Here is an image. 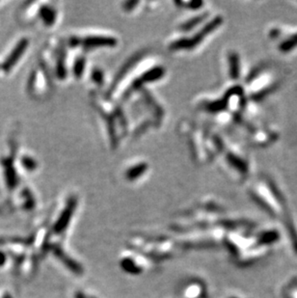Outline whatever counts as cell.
<instances>
[{
    "mask_svg": "<svg viewBox=\"0 0 297 298\" xmlns=\"http://www.w3.org/2000/svg\"><path fill=\"white\" fill-rule=\"evenodd\" d=\"M1 164L5 167V180H6V185L9 189H14L18 183V174L13 167V159L11 157L3 158L1 160Z\"/></svg>",
    "mask_w": 297,
    "mask_h": 298,
    "instance_id": "277c9868",
    "label": "cell"
},
{
    "mask_svg": "<svg viewBox=\"0 0 297 298\" xmlns=\"http://www.w3.org/2000/svg\"><path fill=\"white\" fill-rule=\"evenodd\" d=\"M28 44H29V41L28 39L26 38H23L21 39L19 44L15 47V49L12 50L11 54L5 59L4 63L2 64L1 68L4 72L8 73L11 71V69L16 65V63L19 60V58L22 56L23 52L26 50L27 47H28Z\"/></svg>",
    "mask_w": 297,
    "mask_h": 298,
    "instance_id": "3957f363",
    "label": "cell"
},
{
    "mask_svg": "<svg viewBox=\"0 0 297 298\" xmlns=\"http://www.w3.org/2000/svg\"><path fill=\"white\" fill-rule=\"evenodd\" d=\"M69 45L71 48H76L80 45L84 50H94L97 48H113L117 45V41L113 37L104 35H87L83 38L74 36L70 38Z\"/></svg>",
    "mask_w": 297,
    "mask_h": 298,
    "instance_id": "7a4b0ae2",
    "label": "cell"
},
{
    "mask_svg": "<svg viewBox=\"0 0 297 298\" xmlns=\"http://www.w3.org/2000/svg\"><path fill=\"white\" fill-rule=\"evenodd\" d=\"M84 69H85V59L84 57L80 56L78 58H76L74 64V74L76 78H80L82 74L84 73Z\"/></svg>",
    "mask_w": 297,
    "mask_h": 298,
    "instance_id": "ba28073f",
    "label": "cell"
},
{
    "mask_svg": "<svg viewBox=\"0 0 297 298\" xmlns=\"http://www.w3.org/2000/svg\"></svg>",
    "mask_w": 297,
    "mask_h": 298,
    "instance_id": "5bb4252c",
    "label": "cell"
},
{
    "mask_svg": "<svg viewBox=\"0 0 297 298\" xmlns=\"http://www.w3.org/2000/svg\"><path fill=\"white\" fill-rule=\"evenodd\" d=\"M92 79L96 83L103 82V73L101 71H99V70L94 71V73L92 74Z\"/></svg>",
    "mask_w": 297,
    "mask_h": 298,
    "instance_id": "7c38bea8",
    "label": "cell"
},
{
    "mask_svg": "<svg viewBox=\"0 0 297 298\" xmlns=\"http://www.w3.org/2000/svg\"><path fill=\"white\" fill-rule=\"evenodd\" d=\"M39 14L44 23L47 26H51L55 23L57 18V12L53 7H51L50 5H43L39 10Z\"/></svg>",
    "mask_w": 297,
    "mask_h": 298,
    "instance_id": "8992f818",
    "label": "cell"
},
{
    "mask_svg": "<svg viewBox=\"0 0 297 298\" xmlns=\"http://www.w3.org/2000/svg\"><path fill=\"white\" fill-rule=\"evenodd\" d=\"M297 37H295V38H292L291 40H289V41H287L286 43H284L283 45H282V50H290L291 49H293L295 46H297Z\"/></svg>",
    "mask_w": 297,
    "mask_h": 298,
    "instance_id": "8fae6325",
    "label": "cell"
},
{
    "mask_svg": "<svg viewBox=\"0 0 297 298\" xmlns=\"http://www.w3.org/2000/svg\"><path fill=\"white\" fill-rule=\"evenodd\" d=\"M148 165L146 163H139L134 166H131L128 169L125 176L130 181H135L139 179V177H142L146 171H147Z\"/></svg>",
    "mask_w": 297,
    "mask_h": 298,
    "instance_id": "52a82bcc",
    "label": "cell"
},
{
    "mask_svg": "<svg viewBox=\"0 0 297 298\" xmlns=\"http://www.w3.org/2000/svg\"><path fill=\"white\" fill-rule=\"evenodd\" d=\"M5 262V256L0 252V265H3Z\"/></svg>",
    "mask_w": 297,
    "mask_h": 298,
    "instance_id": "4fadbf2b",
    "label": "cell"
},
{
    "mask_svg": "<svg viewBox=\"0 0 297 298\" xmlns=\"http://www.w3.org/2000/svg\"><path fill=\"white\" fill-rule=\"evenodd\" d=\"M230 72L233 78H238L239 76V59L237 55H232L230 58Z\"/></svg>",
    "mask_w": 297,
    "mask_h": 298,
    "instance_id": "30bf717a",
    "label": "cell"
},
{
    "mask_svg": "<svg viewBox=\"0 0 297 298\" xmlns=\"http://www.w3.org/2000/svg\"><path fill=\"white\" fill-rule=\"evenodd\" d=\"M222 23V19L220 17L215 18L211 21L207 22L204 28L200 31H197L196 34L188 38V40L185 39H180L177 41H174L173 43L170 44L169 49L174 51H180V50H191L195 48L196 46L200 45L202 42H204V38L208 35H210L213 30H215L217 27H219Z\"/></svg>",
    "mask_w": 297,
    "mask_h": 298,
    "instance_id": "6da1fadb",
    "label": "cell"
},
{
    "mask_svg": "<svg viewBox=\"0 0 297 298\" xmlns=\"http://www.w3.org/2000/svg\"><path fill=\"white\" fill-rule=\"evenodd\" d=\"M74 207H75V200L72 199V200H70L68 205L66 206L65 210H63V212L61 213L59 219L57 220V222L55 224L54 230L57 231V233H60L63 229H65L68 226V223L71 219V216L74 212Z\"/></svg>",
    "mask_w": 297,
    "mask_h": 298,
    "instance_id": "5b68a950",
    "label": "cell"
},
{
    "mask_svg": "<svg viewBox=\"0 0 297 298\" xmlns=\"http://www.w3.org/2000/svg\"><path fill=\"white\" fill-rule=\"evenodd\" d=\"M21 165L28 171H34L38 167V162L30 156H23L21 158Z\"/></svg>",
    "mask_w": 297,
    "mask_h": 298,
    "instance_id": "9c48e42d",
    "label": "cell"
}]
</instances>
